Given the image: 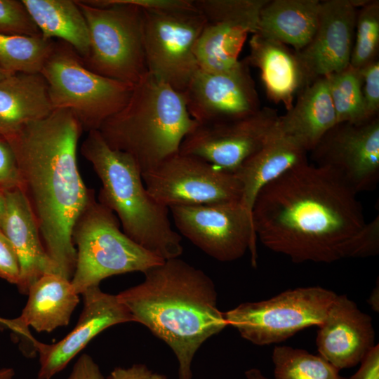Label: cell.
Wrapping results in <instances>:
<instances>
[{
    "label": "cell",
    "mask_w": 379,
    "mask_h": 379,
    "mask_svg": "<svg viewBox=\"0 0 379 379\" xmlns=\"http://www.w3.org/2000/svg\"><path fill=\"white\" fill-rule=\"evenodd\" d=\"M252 219L256 238L296 263L354 258V237L366 222L357 194L308 162L260 190Z\"/></svg>",
    "instance_id": "1"
},
{
    "label": "cell",
    "mask_w": 379,
    "mask_h": 379,
    "mask_svg": "<svg viewBox=\"0 0 379 379\" xmlns=\"http://www.w3.org/2000/svg\"><path fill=\"white\" fill-rule=\"evenodd\" d=\"M83 131L72 111L57 109L5 137L14 150L20 188L36 222L43 245L59 274L69 280L77 261L72 230L95 196L78 168L77 145Z\"/></svg>",
    "instance_id": "2"
},
{
    "label": "cell",
    "mask_w": 379,
    "mask_h": 379,
    "mask_svg": "<svg viewBox=\"0 0 379 379\" xmlns=\"http://www.w3.org/2000/svg\"><path fill=\"white\" fill-rule=\"evenodd\" d=\"M144 281L117 294L133 321L146 326L172 350L178 379H192V364L202 344L226 326L213 280L179 258L164 260Z\"/></svg>",
    "instance_id": "3"
},
{
    "label": "cell",
    "mask_w": 379,
    "mask_h": 379,
    "mask_svg": "<svg viewBox=\"0 0 379 379\" xmlns=\"http://www.w3.org/2000/svg\"><path fill=\"white\" fill-rule=\"evenodd\" d=\"M81 153L100 180L98 201L117 214L123 232L164 260L179 258L182 237L172 227L170 210L147 191L134 160L109 147L98 130L88 132Z\"/></svg>",
    "instance_id": "4"
},
{
    "label": "cell",
    "mask_w": 379,
    "mask_h": 379,
    "mask_svg": "<svg viewBox=\"0 0 379 379\" xmlns=\"http://www.w3.org/2000/svg\"><path fill=\"white\" fill-rule=\"evenodd\" d=\"M197 124L182 95L147 72L134 84L126 105L98 131L109 147L128 154L142 174L178 153Z\"/></svg>",
    "instance_id": "5"
},
{
    "label": "cell",
    "mask_w": 379,
    "mask_h": 379,
    "mask_svg": "<svg viewBox=\"0 0 379 379\" xmlns=\"http://www.w3.org/2000/svg\"><path fill=\"white\" fill-rule=\"evenodd\" d=\"M119 226L115 214L93 196L72 230L77 261L71 283L77 294L109 277L145 273L164 260L131 240Z\"/></svg>",
    "instance_id": "6"
},
{
    "label": "cell",
    "mask_w": 379,
    "mask_h": 379,
    "mask_svg": "<svg viewBox=\"0 0 379 379\" xmlns=\"http://www.w3.org/2000/svg\"><path fill=\"white\" fill-rule=\"evenodd\" d=\"M88 25L90 51L81 58L91 71L136 84L146 73L144 11L125 0L76 1Z\"/></svg>",
    "instance_id": "7"
},
{
    "label": "cell",
    "mask_w": 379,
    "mask_h": 379,
    "mask_svg": "<svg viewBox=\"0 0 379 379\" xmlns=\"http://www.w3.org/2000/svg\"><path fill=\"white\" fill-rule=\"evenodd\" d=\"M41 74L48 88L53 109L72 111L83 130H98L128 102L134 84L90 70L68 44L55 41Z\"/></svg>",
    "instance_id": "8"
},
{
    "label": "cell",
    "mask_w": 379,
    "mask_h": 379,
    "mask_svg": "<svg viewBox=\"0 0 379 379\" xmlns=\"http://www.w3.org/2000/svg\"><path fill=\"white\" fill-rule=\"evenodd\" d=\"M337 295L319 286L298 287L267 300L241 303L224 317L227 326L254 345L279 343L305 328L319 326Z\"/></svg>",
    "instance_id": "9"
},
{
    "label": "cell",
    "mask_w": 379,
    "mask_h": 379,
    "mask_svg": "<svg viewBox=\"0 0 379 379\" xmlns=\"http://www.w3.org/2000/svg\"><path fill=\"white\" fill-rule=\"evenodd\" d=\"M143 11L147 72L182 94L199 69L194 49L205 18L196 6Z\"/></svg>",
    "instance_id": "10"
},
{
    "label": "cell",
    "mask_w": 379,
    "mask_h": 379,
    "mask_svg": "<svg viewBox=\"0 0 379 379\" xmlns=\"http://www.w3.org/2000/svg\"><path fill=\"white\" fill-rule=\"evenodd\" d=\"M180 233L220 262L241 258L248 250L256 265V235L252 214L240 201L169 208Z\"/></svg>",
    "instance_id": "11"
},
{
    "label": "cell",
    "mask_w": 379,
    "mask_h": 379,
    "mask_svg": "<svg viewBox=\"0 0 379 379\" xmlns=\"http://www.w3.org/2000/svg\"><path fill=\"white\" fill-rule=\"evenodd\" d=\"M149 194L168 208L241 201V186L234 173L190 154L177 153L142 174Z\"/></svg>",
    "instance_id": "12"
},
{
    "label": "cell",
    "mask_w": 379,
    "mask_h": 379,
    "mask_svg": "<svg viewBox=\"0 0 379 379\" xmlns=\"http://www.w3.org/2000/svg\"><path fill=\"white\" fill-rule=\"evenodd\" d=\"M278 117L274 109L265 107L246 117L197 124L183 139L179 152L234 173L265 145Z\"/></svg>",
    "instance_id": "13"
},
{
    "label": "cell",
    "mask_w": 379,
    "mask_h": 379,
    "mask_svg": "<svg viewBox=\"0 0 379 379\" xmlns=\"http://www.w3.org/2000/svg\"><path fill=\"white\" fill-rule=\"evenodd\" d=\"M267 0H194L205 18L194 52L199 69H227L240 60L249 34L257 31L260 12Z\"/></svg>",
    "instance_id": "14"
},
{
    "label": "cell",
    "mask_w": 379,
    "mask_h": 379,
    "mask_svg": "<svg viewBox=\"0 0 379 379\" xmlns=\"http://www.w3.org/2000/svg\"><path fill=\"white\" fill-rule=\"evenodd\" d=\"M315 166L328 168L356 194L379 180V117L337 123L311 151Z\"/></svg>",
    "instance_id": "15"
},
{
    "label": "cell",
    "mask_w": 379,
    "mask_h": 379,
    "mask_svg": "<svg viewBox=\"0 0 379 379\" xmlns=\"http://www.w3.org/2000/svg\"><path fill=\"white\" fill-rule=\"evenodd\" d=\"M245 59L218 72L199 69L182 93L198 124L236 119L258 112L260 101Z\"/></svg>",
    "instance_id": "16"
},
{
    "label": "cell",
    "mask_w": 379,
    "mask_h": 379,
    "mask_svg": "<svg viewBox=\"0 0 379 379\" xmlns=\"http://www.w3.org/2000/svg\"><path fill=\"white\" fill-rule=\"evenodd\" d=\"M366 1H321L315 34L303 49L295 52L309 85L350 65L358 8Z\"/></svg>",
    "instance_id": "17"
},
{
    "label": "cell",
    "mask_w": 379,
    "mask_h": 379,
    "mask_svg": "<svg viewBox=\"0 0 379 379\" xmlns=\"http://www.w3.org/2000/svg\"><path fill=\"white\" fill-rule=\"evenodd\" d=\"M84 308L74 329L60 341L47 345L32 338L39 354L40 368L37 379H51L98 334L119 324L133 321L128 310L117 295L92 287L82 293Z\"/></svg>",
    "instance_id": "18"
},
{
    "label": "cell",
    "mask_w": 379,
    "mask_h": 379,
    "mask_svg": "<svg viewBox=\"0 0 379 379\" xmlns=\"http://www.w3.org/2000/svg\"><path fill=\"white\" fill-rule=\"evenodd\" d=\"M317 327L318 354L339 371L360 364L376 345L372 318L346 295H337Z\"/></svg>",
    "instance_id": "19"
},
{
    "label": "cell",
    "mask_w": 379,
    "mask_h": 379,
    "mask_svg": "<svg viewBox=\"0 0 379 379\" xmlns=\"http://www.w3.org/2000/svg\"><path fill=\"white\" fill-rule=\"evenodd\" d=\"M4 193L5 211L0 230L11 242L18 259V290L27 294L32 284L41 276L59 272L43 245L38 225L20 188L5 190Z\"/></svg>",
    "instance_id": "20"
},
{
    "label": "cell",
    "mask_w": 379,
    "mask_h": 379,
    "mask_svg": "<svg viewBox=\"0 0 379 379\" xmlns=\"http://www.w3.org/2000/svg\"><path fill=\"white\" fill-rule=\"evenodd\" d=\"M250 53L245 58L249 66L260 69L269 99L291 109L298 94L309 85L293 49L258 33L251 34Z\"/></svg>",
    "instance_id": "21"
},
{
    "label": "cell",
    "mask_w": 379,
    "mask_h": 379,
    "mask_svg": "<svg viewBox=\"0 0 379 379\" xmlns=\"http://www.w3.org/2000/svg\"><path fill=\"white\" fill-rule=\"evenodd\" d=\"M27 295L20 316L8 319L6 327L29 338L28 326L37 332H51L67 326L79 302L71 280L58 273L41 276L29 287Z\"/></svg>",
    "instance_id": "22"
},
{
    "label": "cell",
    "mask_w": 379,
    "mask_h": 379,
    "mask_svg": "<svg viewBox=\"0 0 379 379\" xmlns=\"http://www.w3.org/2000/svg\"><path fill=\"white\" fill-rule=\"evenodd\" d=\"M337 123L328 81L324 77L307 86L292 107L279 115L275 128L308 152Z\"/></svg>",
    "instance_id": "23"
},
{
    "label": "cell",
    "mask_w": 379,
    "mask_h": 379,
    "mask_svg": "<svg viewBox=\"0 0 379 379\" xmlns=\"http://www.w3.org/2000/svg\"><path fill=\"white\" fill-rule=\"evenodd\" d=\"M307 152L279 133L275 126L265 145L234 173L241 186V204L252 214L260 190L290 169L307 163Z\"/></svg>",
    "instance_id": "24"
},
{
    "label": "cell",
    "mask_w": 379,
    "mask_h": 379,
    "mask_svg": "<svg viewBox=\"0 0 379 379\" xmlns=\"http://www.w3.org/2000/svg\"><path fill=\"white\" fill-rule=\"evenodd\" d=\"M53 111L48 84L41 72L15 73L0 79L1 135L7 137Z\"/></svg>",
    "instance_id": "25"
},
{
    "label": "cell",
    "mask_w": 379,
    "mask_h": 379,
    "mask_svg": "<svg viewBox=\"0 0 379 379\" xmlns=\"http://www.w3.org/2000/svg\"><path fill=\"white\" fill-rule=\"evenodd\" d=\"M320 6L319 0H267L260 10L255 32L298 52L315 34Z\"/></svg>",
    "instance_id": "26"
},
{
    "label": "cell",
    "mask_w": 379,
    "mask_h": 379,
    "mask_svg": "<svg viewBox=\"0 0 379 379\" xmlns=\"http://www.w3.org/2000/svg\"><path fill=\"white\" fill-rule=\"evenodd\" d=\"M22 2L43 38H57L69 44L81 58L88 56V28L76 1L22 0Z\"/></svg>",
    "instance_id": "27"
},
{
    "label": "cell",
    "mask_w": 379,
    "mask_h": 379,
    "mask_svg": "<svg viewBox=\"0 0 379 379\" xmlns=\"http://www.w3.org/2000/svg\"><path fill=\"white\" fill-rule=\"evenodd\" d=\"M54 44L41 35L0 34V67L10 74L39 73Z\"/></svg>",
    "instance_id": "28"
},
{
    "label": "cell",
    "mask_w": 379,
    "mask_h": 379,
    "mask_svg": "<svg viewBox=\"0 0 379 379\" xmlns=\"http://www.w3.org/2000/svg\"><path fill=\"white\" fill-rule=\"evenodd\" d=\"M274 379H345L319 354L288 345L272 351Z\"/></svg>",
    "instance_id": "29"
},
{
    "label": "cell",
    "mask_w": 379,
    "mask_h": 379,
    "mask_svg": "<svg viewBox=\"0 0 379 379\" xmlns=\"http://www.w3.org/2000/svg\"><path fill=\"white\" fill-rule=\"evenodd\" d=\"M338 123L359 124L368 121L359 69L350 65L344 69L326 76Z\"/></svg>",
    "instance_id": "30"
},
{
    "label": "cell",
    "mask_w": 379,
    "mask_h": 379,
    "mask_svg": "<svg viewBox=\"0 0 379 379\" xmlns=\"http://www.w3.org/2000/svg\"><path fill=\"white\" fill-rule=\"evenodd\" d=\"M379 1L366 0L358 8L350 65L359 69L378 60Z\"/></svg>",
    "instance_id": "31"
},
{
    "label": "cell",
    "mask_w": 379,
    "mask_h": 379,
    "mask_svg": "<svg viewBox=\"0 0 379 379\" xmlns=\"http://www.w3.org/2000/svg\"><path fill=\"white\" fill-rule=\"evenodd\" d=\"M0 34L41 35L22 1L18 0H0Z\"/></svg>",
    "instance_id": "32"
},
{
    "label": "cell",
    "mask_w": 379,
    "mask_h": 379,
    "mask_svg": "<svg viewBox=\"0 0 379 379\" xmlns=\"http://www.w3.org/2000/svg\"><path fill=\"white\" fill-rule=\"evenodd\" d=\"M362 79L361 92L368 120L378 117L379 61L375 60L359 69Z\"/></svg>",
    "instance_id": "33"
},
{
    "label": "cell",
    "mask_w": 379,
    "mask_h": 379,
    "mask_svg": "<svg viewBox=\"0 0 379 379\" xmlns=\"http://www.w3.org/2000/svg\"><path fill=\"white\" fill-rule=\"evenodd\" d=\"M20 187L18 166L14 150L6 138L0 135V189Z\"/></svg>",
    "instance_id": "34"
},
{
    "label": "cell",
    "mask_w": 379,
    "mask_h": 379,
    "mask_svg": "<svg viewBox=\"0 0 379 379\" xmlns=\"http://www.w3.org/2000/svg\"><path fill=\"white\" fill-rule=\"evenodd\" d=\"M354 258L376 255L379 252V217L365 222L353 240Z\"/></svg>",
    "instance_id": "35"
},
{
    "label": "cell",
    "mask_w": 379,
    "mask_h": 379,
    "mask_svg": "<svg viewBox=\"0 0 379 379\" xmlns=\"http://www.w3.org/2000/svg\"><path fill=\"white\" fill-rule=\"evenodd\" d=\"M0 277L18 284L20 265L15 251L9 240L0 230Z\"/></svg>",
    "instance_id": "36"
},
{
    "label": "cell",
    "mask_w": 379,
    "mask_h": 379,
    "mask_svg": "<svg viewBox=\"0 0 379 379\" xmlns=\"http://www.w3.org/2000/svg\"><path fill=\"white\" fill-rule=\"evenodd\" d=\"M164 374L153 372L145 364H133L128 368L117 367L107 377V379H166Z\"/></svg>",
    "instance_id": "37"
},
{
    "label": "cell",
    "mask_w": 379,
    "mask_h": 379,
    "mask_svg": "<svg viewBox=\"0 0 379 379\" xmlns=\"http://www.w3.org/2000/svg\"><path fill=\"white\" fill-rule=\"evenodd\" d=\"M67 379H104V377L93 358L83 354L74 365Z\"/></svg>",
    "instance_id": "38"
},
{
    "label": "cell",
    "mask_w": 379,
    "mask_h": 379,
    "mask_svg": "<svg viewBox=\"0 0 379 379\" xmlns=\"http://www.w3.org/2000/svg\"><path fill=\"white\" fill-rule=\"evenodd\" d=\"M358 371L350 379H379V347L377 344L363 359Z\"/></svg>",
    "instance_id": "39"
},
{
    "label": "cell",
    "mask_w": 379,
    "mask_h": 379,
    "mask_svg": "<svg viewBox=\"0 0 379 379\" xmlns=\"http://www.w3.org/2000/svg\"><path fill=\"white\" fill-rule=\"evenodd\" d=\"M379 286L378 284L371 291V295L368 299V303L371 306V309L378 312L379 310Z\"/></svg>",
    "instance_id": "40"
},
{
    "label": "cell",
    "mask_w": 379,
    "mask_h": 379,
    "mask_svg": "<svg viewBox=\"0 0 379 379\" xmlns=\"http://www.w3.org/2000/svg\"><path fill=\"white\" fill-rule=\"evenodd\" d=\"M244 374L246 379H270L256 368L246 370Z\"/></svg>",
    "instance_id": "41"
},
{
    "label": "cell",
    "mask_w": 379,
    "mask_h": 379,
    "mask_svg": "<svg viewBox=\"0 0 379 379\" xmlns=\"http://www.w3.org/2000/svg\"><path fill=\"white\" fill-rule=\"evenodd\" d=\"M15 371L11 368H0V379H13Z\"/></svg>",
    "instance_id": "42"
},
{
    "label": "cell",
    "mask_w": 379,
    "mask_h": 379,
    "mask_svg": "<svg viewBox=\"0 0 379 379\" xmlns=\"http://www.w3.org/2000/svg\"><path fill=\"white\" fill-rule=\"evenodd\" d=\"M4 211H5L4 193V191L0 189V225L3 219Z\"/></svg>",
    "instance_id": "43"
},
{
    "label": "cell",
    "mask_w": 379,
    "mask_h": 379,
    "mask_svg": "<svg viewBox=\"0 0 379 379\" xmlns=\"http://www.w3.org/2000/svg\"><path fill=\"white\" fill-rule=\"evenodd\" d=\"M8 75H10V74H8L7 72H6L4 69H2L0 67V79H2L6 77Z\"/></svg>",
    "instance_id": "44"
},
{
    "label": "cell",
    "mask_w": 379,
    "mask_h": 379,
    "mask_svg": "<svg viewBox=\"0 0 379 379\" xmlns=\"http://www.w3.org/2000/svg\"><path fill=\"white\" fill-rule=\"evenodd\" d=\"M1 321H2V318H0V324H1Z\"/></svg>",
    "instance_id": "45"
}]
</instances>
